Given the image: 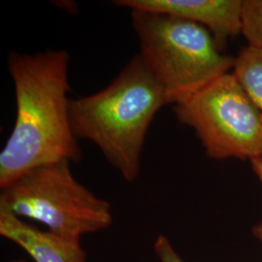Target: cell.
Masks as SVG:
<instances>
[{
    "label": "cell",
    "instance_id": "obj_1",
    "mask_svg": "<svg viewBox=\"0 0 262 262\" xmlns=\"http://www.w3.org/2000/svg\"><path fill=\"white\" fill-rule=\"evenodd\" d=\"M69 60L64 50L8 56L16 120L0 152V188L38 166L81 159L69 116Z\"/></svg>",
    "mask_w": 262,
    "mask_h": 262
},
{
    "label": "cell",
    "instance_id": "obj_2",
    "mask_svg": "<svg viewBox=\"0 0 262 262\" xmlns=\"http://www.w3.org/2000/svg\"><path fill=\"white\" fill-rule=\"evenodd\" d=\"M165 105L163 89L137 55L105 89L70 100L71 128L77 140L91 141L131 183L140 172L147 132Z\"/></svg>",
    "mask_w": 262,
    "mask_h": 262
},
{
    "label": "cell",
    "instance_id": "obj_3",
    "mask_svg": "<svg viewBox=\"0 0 262 262\" xmlns=\"http://www.w3.org/2000/svg\"><path fill=\"white\" fill-rule=\"evenodd\" d=\"M139 56L163 89L167 104L181 103L221 76L235 58L223 54L208 28L148 10H130Z\"/></svg>",
    "mask_w": 262,
    "mask_h": 262
},
{
    "label": "cell",
    "instance_id": "obj_4",
    "mask_svg": "<svg viewBox=\"0 0 262 262\" xmlns=\"http://www.w3.org/2000/svg\"><path fill=\"white\" fill-rule=\"evenodd\" d=\"M0 208L44 224L56 234L79 239L113 222L110 204L74 178L68 160L38 166L2 187Z\"/></svg>",
    "mask_w": 262,
    "mask_h": 262
},
{
    "label": "cell",
    "instance_id": "obj_5",
    "mask_svg": "<svg viewBox=\"0 0 262 262\" xmlns=\"http://www.w3.org/2000/svg\"><path fill=\"white\" fill-rule=\"evenodd\" d=\"M174 111L180 122L194 129L209 158H262L261 112L233 73L219 77Z\"/></svg>",
    "mask_w": 262,
    "mask_h": 262
},
{
    "label": "cell",
    "instance_id": "obj_6",
    "mask_svg": "<svg viewBox=\"0 0 262 262\" xmlns=\"http://www.w3.org/2000/svg\"><path fill=\"white\" fill-rule=\"evenodd\" d=\"M115 5L148 10L188 19L208 28L221 50L228 38L241 32L240 0H118Z\"/></svg>",
    "mask_w": 262,
    "mask_h": 262
},
{
    "label": "cell",
    "instance_id": "obj_7",
    "mask_svg": "<svg viewBox=\"0 0 262 262\" xmlns=\"http://www.w3.org/2000/svg\"><path fill=\"white\" fill-rule=\"evenodd\" d=\"M0 234L23 248L35 262H88L79 238L42 231L1 208Z\"/></svg>",
    "mask_w": 262,
    "mask_h": 262
},
{
    "label": "cell",
    "instance_id": "obj_8",
    "mask_svg": "<svg viewBox=\"0 0 262 262\" xmlns=\"http://www.w3.org/2000/svg\"><path fill=\"white\" fill-rule=\"evenodd\" d=\"M232 73L262 114V50L243 49L235 58Z\"/></svg>",
    "mask_w": 262,
    "mask_h": 262
},
{
    "label": "cell",
    "instance_id": "obj_9",
    "mask_svg": "<svg viewBox=\"0 0 262 262\" xmlns=\"http://www.w3.org/2000/svg\"><path fill=\"white\" fill-rule=\"evenodd\" d=\"M241 32L249 47L262 50V0L242 1Z\"/></svg>",
    "mask_w": 262,
    "mask_h": 262
},
{
    "label": "cell",
    "instance_id": "obj_10",
    "mask_svg": "<svg viewBox=\"0 0 262 262\" xmlns=\"http://www.w3.org/2000/svg\"><path fill=\"white\" fill-rule=\"evenodd\" d=\"M154 250L159 262H185L174 250L168 239L163 235L158 236L154 245Z\"/></svg>",
    "mask_w": 262,
    "mask_h": 262
},
{
    "label": "cell",
    "instance_id": "obj_11",
    "mask_svg": "<svg viewBox=\"0 0 262 262\" xmlns=\"http://www.w3.org/2000/svg\"><path fill=\"white\" fill-rule=\"evenodd\" d=\"M251 164H252V168H253L254 174L256 175V177L258 178L262 185V158L251 160ZM253 233L254 237L260 242L262 246V221L258 225H256L253 227Z\"/></svg>",
    "mask_w": 262,
    "mask_h": 262
},
{
    "label": "cell",
    "instance_id": "obj_12",
    "mask_svg": "<svg viewBox=\"0 0 262 262\" xmlns=\"http://www.w3.org/2000/svg\"><path fill=\"white\" fill-rule=\"evenodd\" d=\"M12 262H26L25 260H14V261Z\"/></svg>",
    "mask_w": 262,
    "mask_h": 262
}]
</instances>
